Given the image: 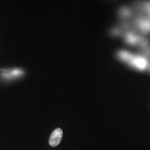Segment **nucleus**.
I'll return each instance as SVG.
<instances>
[{
  "instance_id": "f257e3e1",
  "label": "nucleus",
  "mask_w": 150,
  "mask_h": 150,
  "mask_svg": "<svg viewBox=\"0 0 150 150\" xmlns=\"http://www.w3.org/2000/svg\"><path fill=\"white\" fill-rule=\"evenodd\" d=\"M63 137V131L59 128L54 129L51 134L49 144L52 147H56L59 145Z\"/></svg>"
},
{
  "instance_id": "f03ea898",
  "label": "nucleus",
  "mask_w": 150,
  "mask_h": 150,
  "mask_svg": "<svg viewBox=\"0 0 150 150\" xmlns=\"http://www.w3.org/2000/svg\"><path fill=\"white\" fill-rule=\"evenodd\" d=\"M130 64L139 70H145L147 66V61L145 58L141 56H134Z\"/></svg>"
},
{
  "instance_id": "7ed1b4c3",
  "label": "nucleus",
  "mask_w": 150,
  "mask_h": 150,
  "mask_svg": "<svg viewBox=\"0 0 150 150\" xmlns=\"http://www.w3.org/2000/svg\"><path fill=\"white\" fill-rule=\"evenodd\" d=\"M118 56L122 60H123L125 62H129V64L131 62L132 60L134 57V55H132V54H130L129 52L126 51H120L118 54Z\"/></svg>"
},
{
  "instance_id": "20e7f679",
  "label": "nucleus",
  "mask_w": 150,
  "mask_h": 150,
  "mask_svg": "<svg viewBox=\"0 0 150 150\" xmlns=\"http://www.w3.org/2000/svg\"><path fill=\"white\" fill-rule=\"evenodd\" d=\"M126 40L130 44H134L137 41V38L132 34H129L126 37Z\"/></svg>"
},
{
  "instance_id": "39448f33",
  "label": "nucleus",
  "mask_w": 150,
  "mask_h": 150,
  "mask_svg": "<svg viewBox=\"0 0 150 150\" xmlns=\"http://www.w3.org/2000/svg\"><path fill=\"white\" fill-rule=\"evenodd\" d=\"M140 26L144 30H149L150 28V23L147 21H145L141 22Z\"/></svg>"
},
{
  "instance_id": "423d86ee",
  "label": "nucleus",
  "mask_w": 150,
  "mask_h": 150,
  "mask_svg": "<svg viewBox=\"0 0 150 150\" xmlns=\"http://www.w3.org/2000/svg\"><path fill=\"white\" fill-rule=\"evenodd\" d=\"M20 73H21V71H18V70H15V71H12V74L16 76V75H19Z\"/></svg>"
},
{
  "instance_id": "0eeeda50",
  "label": "nucleus",
  "mask_w": 150,
  "mask_h": 150,
  "mask_svg": "<svg viewBox=\"0 0 150 150\" xmlns=\"http://www.w3.org/2000/svg\"><path fill=\"white\" fill-rule=\"evenodd\" d=\"M129 11L128 10H124V11H122V15H123V16H127V15H128L129 14Z\"/></svg>"
}]
</instances>
